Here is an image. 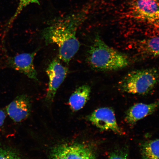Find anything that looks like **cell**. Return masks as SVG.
Instances as JSON below:
<instances>
[{"label":"cell","instance_id":"cell-1","mask_svg":"<svg viewBox=\"0 0 159 159\" xmlns=\"http://www.w3.org/2000/svg\"><path fill=\"white\" fill-rule=\"evenodd\" d=\"M85 19L82 13L67 16L53 21L43 31L46 44H56L59 48L60 58L67 64L80 47L77 32Z\"/></svg>","mask_w":159,"mask_h":159},{"label":"cell","instance_id":"cell-2","mask_svg":"<svg viewBox=\"0 0 159 159\" xmlns=\"http://www.w3.org/2000/svg\"><path fill=\"white\" fill-rule=\"evenodd\" d=\"M87 61L91 68L103 71L119 70L130 63L126 55L106 44L98 35L87 52Z\"/></svg>","mask_w":159,"mask_h":159},{"label":"cell","instance_id":"cell-3","mask_svg":"<svg viewBox=\"0 0 159 159\" xmlns=\"http://www.w3.org/2000/svg\"><path fill=\"white\" fill-rule=\"evenodd\" d=\"M159 80V72L156 68L137 70L129 72L119 81L121 91L133 94L144 95L153 89Z\"/></svg>","mask_w":159,"mask_h":159},{"label":"cell","instance_id":"cell-4","mask_svg":"<svg viewBox=\"0 0 159 159\" xmlns=\"http://www.w3.org/2000/svg\"><path fill=\"white\" fill-rule=\"evenodd\" d=\"M130 13L133 18L159 30L158 0H131Z\"/></svg>","mask_w":159,"mask_h":159},{"label":"cell","instance_id":"cell-5","mask_svg":"<svg viewBox=\"0 0 159 159\" xmlns=\"http://www.w3.org/2000/svg\"><path fill=\"white\" fill-rule=\"evenodd\" d=\"M89 120L102 130H110L122 135L124 132L117 122L114 111L108 107L97 109L89 115Z\"/></svg>","mask_w":159,"mask_h":159},{"label":"cell","instance_id":"cell-6","mask_svg":"<svg viewBox=\"0 0 159 159\" xmlns=\"http://www.w3.org/2000/svg\"><path fill=\"white\" fill-rule=\"evenodd\" d=\"M46 71L49 79L46 99L47 101H51L54 99L57 89L66 77L68 69L59 60L54 59L50 63Z\"/></svg>","mask_w":159,"mask_h":159},{"label":"cell","instance_id":"cell-7","mask_svg":"<svg viewBox=\"0 0 159 159\" xmlns=\"http://www.w3.org/2000/svg\"><path fill=\"white\" fill-rule=\"evenodd\" d=\"M37 51L32 53H25L14 57H10L7 60L10 67L19 71L33 80H38L37 73L35 68L34 60Z\"/></svg>","mask_w":159,"mask_h":159},{"label":"cell","instance_id":"cell-8","mask_svg":"<svg viewBox=\"0 0 159 159\" xmlns=\"http://www.w3.org/2000/svg\"><path fill=\"white\" fill-rule=\"evenodd\" d=\"M159 107V101L150 104L140 103L131 107L127 111L125 120L127 124L133 125L139 120L150 115Z\"/></svg>","mask_w":159,"mask_h":159},{"label":"cell","instance_id":"cell-9","mask_svg":"<svg viewBox=\"0 0 159 159\" xmlns=\"http://www.w3.org/2000/svg\"><path fill=\"white\" fill-rule=\"evenodd\" d=\"M28 98L25 95L18 97L7 107V112L12 120L16 122L24 120L29 116L30 108Z\"/></svg>","mask_w":159,"mask_h":159},{"label":"cell","instance_id":"cell-10","mask_svg":"<svg viewBox=\"0 0 159 159\" xmlns=\"http://www.w3.org/2000/svg\"><path fill=\"white\" fill-rule=\"evenodd\" d=\"M135 48L141 55L147 57L159 56V35L137 41Z\"/></svg>","mask_w":159,"mask_h":159},{"label":"cell","instance_id":"cell-11","mask_svg":"<svg viewBox=\"0 0 159 159\" xmlns=\"http://www.w3.org/2000/svg\"><path fill=\"white\" fill-rule=\"evenodd\" d=\"M91 89L87 85H81L77 88L70 97L69 104L74 111L80 110L89 100Z\"/></svg>","mask_w":159,"mask_h":159},{"label":"cell","instance_id":"cell-12","mask_svg":"<svg viewBox=\"0 0 159 159\" xmlns=\"http://www.w3.org/2000/svg\"><path fill=\"white\" fill-rule=\"evenodd\" d=\"M63 147L67 159H95L90 149L83 145H63Z\"/></svg>","mask_w":159,"mask_h":159},{"label":"cell","instance_id":"cell-13","mask_svg":"<svg viewBox=\"0 0 159 159\" xmlns=\"http://www.w3.org/2000/svg\"><path fill=\"white\" fill-rule=\"evenodd\" d=\"M143 159H159V139L146 141L141 146Z\"/></svg>","mask_w":159,"mask_h":159},{"label":"cell","instance_id":"cell-14","mask_svg":"<svg viewBox=\"0 0 159 159\" xmlns=\"http://www.w3.org/2000/svg\"><path fill=\"white\" fill-rule=\"evenodd\" d=\"M40 0H19L18 5L15 12L10 20L9 22L8 23V28H9L17 17L23 11V10L28 6L32 4H35L39 5Z\"/></svg>","mask_w":159,"mask_h":159},{"label":"cell","instance_id":"cell-15","mask_svg":"<svg viewBox=\"0 0 159 159\" xmlns=\"http://www.w3.org/2000/svg\"><path fill=\"white\" fill-rule=\"evenodd\" d=\"M51 159H67L65 153L63 145L56 147L51 152Z\"/></svg>","mask_w":159,"mask_h":159},{"label":"cell","instance_id":"cell-16","mask_svg":"<svg viewBox=\"0 0 159 159\" xmlns=\"http://www.w3.org/2000/svg\"><path fill=\"white\" fill-rule=\"evenodd\" d=\"M0 159H20L14 153L0 148Z\"/></svg>","mask_w":159,"mask_h":159},{"label":"cell","instance_id":"cell-17","mask_svg":"<svg viewBox=\"0 0 159 159\" xmlns=\"http://www.w3.org/2000/svg\"><path fill=\"white\" fill-rule=\"evenodd\" d=\"M109 159H128V155L122 151H116L111 154Z\"/></svg>","mask_w":159,"mask_h":159},{"label":"cell","instance_id":"cell-18","mask_svg":"<svg viewBox=\"0 0 159 159\" xmlns=\"http://www.w3.org/2000/svg\"><path fill=\"white\" fill-rule=\"evenodd\" d=\"M6 118V115L4 111L2 109H0V127L3 126Z\"/></svg>","mask_w":159,"mask_h":159}]
</instances>
